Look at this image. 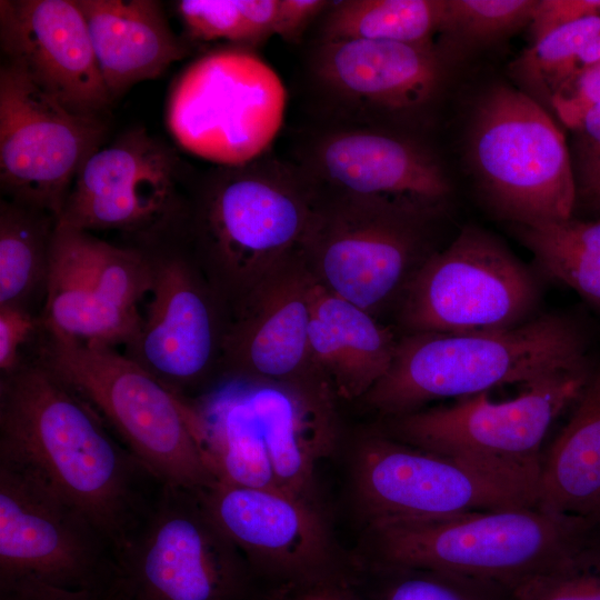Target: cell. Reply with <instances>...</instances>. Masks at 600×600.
<instances>
[{"instance_id":"obj_6","label":"cell","mask_w":600,"mask_h":600,"mask_svg":"<svg viewBox=\"0 0 600 600\" xmlns=\"http://www.w3.org/2000/svg\"><path fill=\"white\" fill-rule=\"evenodd\" d=\"M590 369L540 379L517 397L488 393L383 418L379 431L499 481L537 504L544 439L573 404Z\"/></svg>"},{"instance_id":"obj_33","label":"cell","mask_w":600,"mask_h":600,"mask_svg":"<svg viewBox=\"0 0 600 600\" xmlns=\"http://www.w3.org/2000/svg\"><path fill=\"white\" fill-rule=\"evenodd\" d=\"M176 9L191 39L249 49L273 36L278 0H180Z\"/></svg>"},{"instance_id":"obj_44","label":"cell","mask_w":600,"mask_h":600,"mask_svg":"<svg viewBox=\"0 0 600 600\" xmlns=\"http://www.w3.org/2000/svg\"><path fill=\"white\" fill-rule=\"evenodd\" d=\"M600 62V30L587 42L577 58V73ZM570 80V79H569Z\"/></svg>"},{"instance_id":"obj_39","label":"cell","mask_w":600,"mask_h":600,"mask_svg":"<svg viewBox=\"0 0 600 600\" xmlns=\"http://www.w3.org/2000/svg\"><path fill=\"white\" fill-rule=\"evenodd\" d=\"M600 16V0H537L529 31L532 43L572 22Z\"/></svg>"},{"instance_id":"obj_43","label":"cell","mask_w":600,"mask_h":600,"mask_svg":"<svg viewBox=\"0 0 600 600\" xmlns=\"http://www.w3.org/2000/svg\"><path fill=\"white\" fill-rule=\"evenodd\" d=\"M577 157L581 182L600 171V102L582 116L576 128Z\"/></svg>"},{"instance_id":"obj_16","label":"cell","mask_w":600,"mask_h":600,"mask_svg":"<svg viewBox=\"0 0 600 600\" xmlns=\"http://www.w3.org/2000/svg\"><path fill=\"white\" fill-rule=\"evenodd\" d=\"M146 249L152 284L124 354L184 399L221 361L224 313L187 248Z\"/></svg>"},{"instance_id":"obj_19","label":"cell","mask_w":600,"mask_h":600,"mask_svg":"<svg viewBox=\"0 0 600 600\" xmlns=\"http://www.w3.org/2000/svg\"><path fill=\"white\" fill-rule=\"evenodd\" d=\"M300 171L321 197L434 210L450 192L427 149L379 127L350 124L321 134Z\"/></svg>"},{"instance_id":"obj_35","label":"cell","mask_w":600,"mask_h":600,"mask_svg":"<svg viewBox=\"0 0 600 600\" xmlns=\"http://www.w3.org/2000/svg\"><path fill=\"white\" fill-rule=\"evenodd\" d=\"M511 600H600V530L552 567L516 583Z\"/></svg>"},{"instance_id":"obj_3","label":"cell","mask_w":600,"mask_h":600,"mask_svg":"<svg viewBox=\"0 0 600 600\" xmlns=\"http://www.w3.org/2000/svg\"><path fill=\"white\" fill-rule=\"evenodd\" d=\"M586 337L569 318L546 314L504 330L406 333L363 401L383 418L507 386L589 369Z\"/></svg>"},{"instance_id":"obj_41","label":"cell","mask_w":600,"mask_h":600,"mask_svg":"<svg viewBox=\"0 0 600 600\" xmlns=\"http://www.w3.org/2000/svg\"><path fill=\"white\" fill-rule=\"evenodd\" d=\"M0 600H108L107 596L89 590L54 587L33 579L0 581Z\"/></svg>"},{"instance_id":"obj_13","label":"cell","mask_w":600,"mask_h":600,"mask_svg":"<svg viewBox=\"0 0 600 600\" xmlns=\"http://www.w3.org/2000/svg\"><path fill=\"white\" fill-rule=\"evenodd\" d=\"M116 569L110 543L79 509L0 459V581L33 579L108 597Z\"/></svg>"},{"instance_id":"obj_26","label":"cell","mask_w":600,"mask_h":600,"mask_svg":"<svg viewBox=\"0 0 600 600\" xmlns=\"http://www.w3.org/2000/svg\"><path fill=\"white\" fill-rule=\"evenodd\" d=\"M141 313L122 309L101 296L51 246L41 328L61 338L114 347L126 346L136 334Z\"/></svg>"},{"instance_id":"obj_11","label":"cell","mask_w":600,"mask_h":600,"mask_svg":"<svg viewBox=\"0 0 600 600\" xmlns=\"http://www.w3.org/2000/svg\"><path fill=\"white\" fill-rule=\"evenodd\" d=\"M318 197L304 262L321 287L374 317L430 256L423 228L433 210Z\"/></svg>"},{"instance_id":"obj_14","label":"cell","mask_w":600,"mask_h":600,"mask_svg":"<svg viewBox=\"0 0 600 600\" xmlns=\"http://www.w3.org/2000/svg\"><path fill=\"white\" fill-rule=\"evenodd\" d=\"M102 116L74 113L18 66L0 68V187L4 198L59 218L86 161L102 147Z\"/></svg>"},{"instance_id":"obj_25","label":"cell","mask_w":600,"mask_h":600,"mask_svg":"<svg viewBox=\"0 0 600 600\" xmlns=\"http://www.w3.org/2000/svg\"><path fill=\"white\" fill-rule=\"evenodd\" d=\"M571 414L543 452L537 507L596 519L600 509V367L590 370Z\"/></svg>"},{"instance_id":"obj_18","label":"cell","mask_w":600,"mask_h":600,"mask_svg":"<svg viewBox=\"0 0 600 600\" xmlns=\"http://www.w3.org/2000/svg\"><path fill=\"white\" fill-rule=\"evenodd\" d=\"M316 279L300 254L263 279L229 316L222 368L242 381L330 390L314 363L309 327Z\"/></svg>"},{"instance_id":"obj_17","label":"cell","mask_w":600,"mask_h":600,"mask_svg":"<svg viewBox=\"0 0 600 600\" xmlns=\"http://www.w3.org/2000/svg\"><path fill=\"white\" fill-rule=\"evenodd\" d=\"M197 493L267 588L352 574L322 506L221 481Z\"/></svg>"},{"instance_id":"obj_42","label":"cell","mask_w":600,"mask_h":600,"mask_svg":"<svg viewBox=\"0 0 600 600\" xmlns=\"http://www.w3.org/2000/svg\"><path fill=\"white\" fill-rule=\"evenodd\" d=\"M331 4L332 1L324 0H278L273 34L287 41L298 40L308 24Z\"/></svg>"},{"instance_id":"obj_36","label":"cell","mask_w":600,"mask_h":600,"mask_svg":"<svg viewBox=\"0 0 600 600\" xmlns=\"http://www.w3.org/2000/svg\"><path fill=\"white\" fill-rule=\"evenodd\" d=\"M537 0H446L443 32L489 42L529 24Z\"/></svg>"},{"instance_id":"obj_10","label":"cell","mask_w":600,"mask_h":600,"mask_svg":"<svg viewBox=\"0 0 600 600\" xmlns=\"http://www.w3.org/2000/svg\"><path fill=\"white\" fill-rule=\"evenodd\" d=\"M539 300L531 271L496 237L466 227L413 272L399 321L407 333L504 330L532 319Z\"/></svg>"},{"instance_id":"obj_37","label":"cell","mask_w":600,"mask_h":600,"mask_svg":"<svg viewBox=\"0 0 600 600\" xmlns=\"http://www.w3.org/2000/svg\"><path fill=\"white\" fill-rule=\"evenodd\" d=\"M40 330V316L18 307H0L1 376L19 369L24 362L22 350Z\"/></svg>"},{"instance_id":"obj_38","label":"cell","mask_w":600,"mask_h":600,"mask_svg":"<svg viewBox=\"0 0 600 600\" xmlns=\"http://www.w3.org/2000/svg\"><path fill=\"white\" fill-rule=\"evenodd\" d=\"M600 102V62L577 73L550 99L551 108L571 130L592 106Z\"/></svg>"},{"instance_id":"obj_24","label":"cell","mask_w":600,"mask_h":600,"mask_svg":"<svg viewBox=\"0 0 600 600\" xmlns=\"http://www.w3.org/2000/svg\"><path fill=\"white\" fill-rule=\"evenodd\" d=\"M309 339L337 398L361 399L386 374L398 339L376 317L316 282Z\"/></svg>"},{"instance_id":"obj_29","label":"cell","mask_w":600,"mask_h":600,"mask_svg":"<svg viewBox=\"0 0 600 600\" xmlns=\"http://www.w3.org/2000/svg\"><path fill=\"white\" fill-rule=\"evenodd\" d=\"M446 0H344L332 2L321 40L372 39L434 47L443 32Z\"/></svg>"},{"instance_id":"obj_15","label":"cell","mask_w":600,"mask_h":600,"mask_svg":"<svg viewBox=\"0 0 600 600\" xmlns=\"http://www.w3.org/2000/svg\"><path fill=\"white\" fill-rule=\"evenodd\" d=\"M351 479L353 504L364 527L536 506L473 468L379 430L358 443Z\"/></svg>"},{"instance_id":"obj_22","label":"cell","mask_w":600,"mask_h":600,"mask_svg":"<svg viewBox=\"0 0 600 600\" xmlns=\"http://www.w3.org/2000/svg\"><path fill=\"white\" fill-rule=\"evenodd\" d=\"M258 417L280 488L321 504L317 470L338 441L336 394L330 390L242 381Z\"/></svg>"},{"instance_id":"obj_28","label":"cell","mask_w":600,"mask_h":600,"mask_svg":"<svg viewBox=\"0 0 600 600\" xmlns=\"http://www.w3.org/2000/svg\"><path fill=\"white\" fill-rule=\"evenodd\" d=\"M57 222L44 210L1 199L0 307L34 313V304L44 301Z\"/></svg>"},{"instance_id":"obj_21","label":"cell","mask_w":600,"mask_h":600,"mask_svg":"<svg viewBox=\"0 0 600 600\" xmlns=\"http://www.w3.org/2000/svg\"><path fill=\"white\" fill-rule=\"evenodd\" d=\"M312 72L323 94L352 116L351 126L420 109L442 79L434 47L372 39L321 40Z\"/></svg>"},{"instance_id":"obj_46","label":"cell","mask_w":600,"mask_h":600,"mask_svg":"<svg viewBox=\"0 0 600 600\" xmlns=\"http://www.w3.org/2000/svg\"><path fill=\"white\" fill-rule=\"evenodd\" d=\"M596 520L598 521L599 527H600V509H599V511H598V513L596 516Z\"/></svg>"},{"instance_id":"obj_20","label":"cell","mask_w":600,"mask_h":600,"mask_svg":"<svg viewBox=\"0 0 600 600\" xmlns=\"http://www.w3.org/2000/svg\"><path fill=\"white\" fill-rule=\"evenodd\" d=\"M0 43L6 61L68 110L101 116L113 101L76 0H1Z\"/></svg>"},{"instance_id":"obj_45","label":"cell","mask_w":600,"mask_h":600,"mask_svg":"<svg viewBox=\"0 0 600 600\" xmlns=\"http://www.w3.org/2000/svg\"><path fill=\"white\" fill-rule=\"evenodd\" d=\"M581 189L584 196L600 204V171L581 182Z\"/></svg>"},{"instance_id":"obj_8","label":"cell","mask_w":600,"mask_h":600,"mask_svg":"<svg viewBox=\"0 0 600 600\" xmlns=\"http://www.w3.org/2000/svg\"><path fill=\"white\" fill-rule=\"evenodd\" d=\"M469 149L489 201L516 224L572 217L577 184L564 136L531 96L489 89L474 110Z\"/></svg>"},{"instance_id":"obj_7","label":"cell","mask_w":600,"mask_h":600,"mask_svg":"<svg viewBox=\"0 0 600 600\" xmlns=\"http://www.w3.org/2000/svg\"><path fill=\"white\" fill-rule=\"evenodd\" d=\"M108 600H260L266 588L197 492L162 486L116 557Z\"/></svg>"},{"instance_id":"obj_40","label":"cell","mask_w":600,"mask_h":600,"mask_svg":"<svg viewBox=\"0 0 600 600\" xmlns=\"http://www.w3.org/2000/svg\"><path fill=\"white\" fill-rule=\"evenodd\" d=\"M260 600H364L353 574L266 588Z\"/></svg>"},{"instance_id":"obj_5","label":"cell","mask_w":600,"mask_h":600,"mask_svg":"<svg viewBox=\"0 0 600 600\" xmlns=\"http://www.w3.org/2000/svg\"><path fill=\"white\" fill-rule=\"evenodd\" d=\"M600 530L593 518L537 506L393 520L364 527L357 570L406 566L514 586L571 553Z\"/></svg>"},{"instance_id":"obj_12","label":"cell","mask_w":600,"mask_h":600,"mask_svg":"<svg viewBox=\"0 0 600 600\" xmlns=\"http://www.w3.org/2000/svg\"><path fill=\"white\" fill-rule=\"evenodd\" d=\"M182 164L147 129L128 130L86 161L57 224L91 233L117 230L147 243L170 237L187 209Z\"/></svg>"},{"instance_id":"obj_9","label":"cell","mask_w":600,"mask_h":600,"mask_svg":"<svg viewBox=\"0 0 600 600\" xmlns=\"http://www.w3.org/2000/svg\"><path fill=\"white\" fill-rule=\"evenodd\" d=\"M286 90L250 49L228 47L194 60L174 81L166 122L186 151L218 167L263 156L279 132Z\"/></svg>"},{"instance_id":"obj_34","label":"cell","mask_w":600,"mask_h":600,"mask_svg":"<svg viewBox=\"0 0 600 600\" xmlns=\"http://www.w3.org/2000/svg\"><path fill=\"white\" fill-rule=\"evenodd\" d=\"M600 30V16L563 26L524 50L512 69L528 87L549 100L576 72L577 58Z\"/></svg>"},{"instance_id":"obj_4","label":"cell","mask_w":600,"mask_h":600,"mask_svg":"<svg viewBox=\"0 0 600 600\" xmlns=\"http://www.w3.org/2000/svg\"><path fill=\"white\" fill-rule=\"evenodd\" d=\"M32 360L89 404L162 486L201 491L216 481L200 413L114 347L40 327Z\"/></svg>"},{"instance_id":"obj_27","label":"cell","mask_w":600,"mask_h":600,"mask_svg":"<svg viewBox=\"0 0 600 600\" xmlns=\"http://www.w3.org/2000/svg\"><path fill=\"white\" fill-rule=\"evenodd\" d=\"M200 417L204 448L218 481L282 490L246 388L224 393Z\"/></svg>"},{"instance_id":"obj_2","label":"cell","mask_w":600,"mask_h":600,"mask_svg":"<svg viewBox=\"0 0 600 600\" xmlns=\"http://www.w3.org/2000/svg\"><path fill=\"white\" fill-rule=\"evenodd\" d=\"M319 197L300 170L262 157L217 167L189 192L183 233L224 313L302 254Z\"/></svg>"},{"instance_id":"obj_1","label":"cell","mask_w":600,"mask_h":600,"mask_svg":"<svg viewBox=\"0 0 600 600\" xmlns=\"http://www.w3.org/2000/svg\"><path fill=\"white\" fill-rule=\"evenodd\" d=\"M0 459L79 509L114 557L131 542L153 503L143 488L150 476L137 459L89 404L34 360L1 376Z\"/></svg>"},{"instance_id":"obj_32","label":"cell","mask_w":600,"mask_h":600,"mask_svg":"<svg viewBox=\"0 0 600 600\" xmlns=\"http://www.w3.org/2000/svg\"><path fill=\"white\" fill-rule=\"evenodd\" d=\"M364 600H511L512 584L476 576L406 566L358 570ZM358 588V587H357Z\"/></svg>"},{"instance_id":"obj_23","label":"cell","mask_w":600,"mask_h":600,"mask_svg":"<svg viewBox=\"0 0 600 600\" xmlns=\"http://www.w3.org/2000/svg\"><path fill=\"white\" fill-rule=\"evenodd\" d=\"M97 62L114 100L134 84L161 76L189 54L156 0H76Z\"/></svg>"},{"instance_id":"obj_31","label":"cell","mask_w":600,"mask_h":600,"mask_svg":"<svg viewBox=\"0 0 600 600\" xmlns=\"http://www.w3.org/2000/svg\"><path fill=\"white\" fill-rule=\"evenodd\" d=\"M539 267L600 311V218L516 224Z\"/></svg>"},{"instance_id":"obj_30","label":"cell","mask_w":600,"mask_h":600,"mask_svg":"<svg viewBox=\"0 0 600 600\" xmlns=\"http://www.w3.org/2000/svg\"><path fill=\"white\" fill-rule=\"evenodd\" d=\"M52 246L108 301L132 312L148 297L152 284L144 248L118 247L91 232L56 226Z\"/></svg>"}]
</instances>
